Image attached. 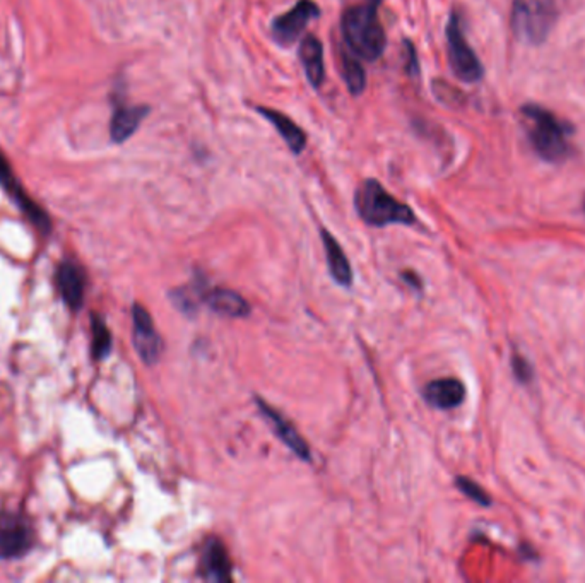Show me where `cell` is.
Wrapping results in <instances>:
<instances>
[{
    "instance_id": "1",
    "label": "cell",
    "mask_w": 585,
    "mask_h": 583,
    "mask_svg": "<svg viewBox=\"0 0 585 583\" xmlns=\"http://www.w3.org/2000/svg\"><path fill=\"white\" fill-rule=\"evenodd\" d=\"M380 0H363L349 5L341 18V35L351 52L360 61H378L387 46L386 29L378 18Z\"/></svg>"
},
{
    "instance_id": "2",
    "label": "cell",
    "mask_w": 585,
    "mask_h": 583,
    "mask_svg": "<svg viewBox=\"0 0 585 583\" xmlns=\"http://www.w3.org/2000/svg\"><path fill=\"white\" fill-rule=\"evenodd\" d=\"M354 209L363 223L375 228H386L390 224L412 226L418 221L411 207L389 194L375 178L365 180L356 189Z\"/></svg>"
},
{
    "instance_id": "3",
    "label": "cell",
    "mask_w": 585,
    "mask_h": 583,
    "mask_svg": "<svg viewBox=\"0 0 585 583\" xmlns=\"http://www.w3.org/2000/svg\"><path fill=\"white\" fill-rule=\"evenodd\" d=\"M525 118V129L531 144L548 163H562L570 156L568 135L572 127L564 124L553 111L540 105H524L520 109Z\"/></svg>"
},
{
    "instance_id": "4",
    "label": "cell",
    "mask_w": 585,
    "mask_h": 583,
    "mask_svg": "<svg viewBox=\"0 0 585 583\" xmlns=\"http://www.w3.org/2000/svg\"><path fill=\"white\" fill-rule=\"evenodd\" d=\"M558 20L555 0H514L512 29L522 44L541 45Z\"/></svg>"
},
{
    "instance_id": "5",
    "label": "cell",
    "mask_w": 585,
    "mask_h": 583,
    "mask_svg": "<svg viewBox=\"0 0 585 583\" xmlns=\"http://www.w3.org/2000/svg\"><path fill=\"white\" fill-rule=\"evenodd\" d=\"M445 35H447L449 62H451L455 77L467 85H475L477 81H481L484 76V67L477 59L476 52L466 40L459 12L452 11L449 22H447Z\"/></svg>"
},
{
    "instance_id": "6",
    "label": "cell",
    "mask_w": 585,
    "mask_h": 583,
    "mask_svg": "<svg viewBox=\"0 0 585 583\" xmlns=\"http://www.w3.org/2000/svg\"><path fill=\"white\" fill-rule=\"evenodd\" d=\"M321 18V7L315 0H298L289 11L276 16L271 22V35L281 46H291L304 38L306 26Z\"/></svg>"
},
{
    "instance_id": "7",
    "label": "cell",
    "mask_w": 585,
    "mask_h": 583,
    "mask_svg": "<svg viewBox=\"0 0 585 583\" xmlns=\"http://www.w3.org/2000/svg\"><path fill=\"white\" fill-rule=\"evenodd\" d=\"M35 544L31 523L20 514H0V558H21Z\"/></svg>"
},
{
    "instance_id": "8",
    "label": "cell",
    "mask_w": 585,
    "mask_h": 583,
    "mask_svg": "<svg viewBox=\"0 0 585 583\" xmlns=\"http://www.w3.org/2000/svg\"><path fill=\"white\" fill-rule=\"evenodd\" d=\"M0 187L9 194V197L16 202V206L24 213V216L28 217L40 231L48 233L50 231V217L46 216L44 209L35 204L29 195L26 194V190L22 189L21 182L18 180V176L12 172L11 165L7 163V159L4 158V154L0 152Z\"/></svg>"
},
{
    "instance_id": "9",
    "label": "cell",
    "mask_w": 585,
    "mask_h": 583,
    "mask_svg": "<svg viewBox=\"0 0 585 583\" xmlns=\"http://www.w3.org/2000/svg\"><path fill=\"white\" fill-rule=\"evenodd\" d=\"M132 322H134V346L137 354L148 367L156 365L163 351V341L154 327L150 312L141 304H134Z\"/></svg>"
},
{
    "instance_id": "10",
    "label": "cell",
    "mask_w": 585,
    "mask_h": 583,
    "mask_svg": "<svg viewBox=\"0 0 585 583\" xmlns=\"http://www.w3.org/2000/svg\"><path fill=\"white\" fill-rule=\"evenodd\" d=\"M151 109L148 105H126L124 101H117L111 122H110V135L111 141L122 144L141 127L142 120L150 115Z\"/></svg>"
},
{
    "instance_id": "11",
    "label": "cell",
    "mask_w": 585,
    "mask_h": 583,
    "mask_svg": "<svg viewBox=\"0 0 585 583\" xmlns=\"http://www.w3.org/2000/svg\"><path fill=\"white\" fill-rule=\"evenodd\" d=\"M57 287L64 298L65 304L72 312H77L85 303V289H86V274L83 267H79L72 260H65L57 271Z\"/></svg>"
},
{
    "instance_id": "12",
    "label": "cell",
    "mask_w": 585,
    "mask_h": 583,
    "mask_svg": "<svg viewBox=\"0 0 585 583\" xmlns=\"http://www.w3.org/2000/svg\"><path fill=\"white\" fill-rule=\"evenodd\" d=\"M200 575L211 582L232 580V562L221 540L209 539L206 542L200 558Z\"/></svg>"
},
{
    "instance_id": "13",
    "label": "cell",
    "mask_w": 585,
    "mask_h": 583,
    "mask_svg": "<svg viewBox=\"0 0 585 583\" xmlns=\"http://www.w3.org/2000/svg\"><path fill=\"white\" fill-rule=\"evenodd\" d=\"M298 59L310 86L313 89L322 87L325 81L324 45L315 35H306L302 38Z\"/></svg>"
},
{
    "instance_id": "14",
    "label": "cell",
    "mask_w": 585,
    "mask_h": 583,
    "mask_svg": "<svg viewBox=\"0 0 585 583\" xmlns=\"http://www.w3.org/2000/svg\"><path fill=\"white\" fill-rule=\"evenodd\" d=\"M256 111L259 113L260 117H264L274 127V130L281 135L282 141H284V144L288 146L289 151L297 154V156L304 152L305 148H306V134L295 120H291L282 111L269 109V107H256Z\"/></svg>"
},
{
    "instance_id": "15",
    "label": "cell",
    "mask_w": 585,
    "mask_h": 583,
    "mask_svg": "<svg viewBox=\"0 0 585 583\" xmlns=\"http://www.w3.org/2000/svg\"><path fill=\"white\" fill-rule=\"evenodd\" d=\"M257 404H259V409L265 419L272 425V430L276 432V434L281 438L282 443L293 450L295 454L298 455L302 460L308 462L310 460V449H308V443L305 441L304 438L300 436V433L295 430V426L286 421V417L280 414L278 410L272 409L267 402H264L262 399H257Z\"/></svg>"
},
{
    "instance_id": "16",
    "label": "cell",
    "mask_w": 585,
    "mask_h": 583,
    "mask_svg": "<svg viewBox=\"0 0 585 583\" xmlns=\"http://www.w3.org/2000/svg\"><path fill=\"white\" fill-rule=\"evenodd\" d=\"M423 397L436 409H455L464 402L466 389L457 378H440L425 387Z\"/></svg>"
},
{
    "instance_id": "17",
    "label": "cell",
    "mask_w": 585,
    "mask_h": 583,
    "mask_svg": "<svg viewBox=\"0 0 585 583\" xmlns=\"http://www.w3.org/2000/svg\"><path fill=\"white\" fill-rule=\"evenodd\" d=\"M202 302L221 317L241 319L250 313V306L247 300L232 289L215 287L211 291H206L202 293Z\"/></svg>"
},
{
    "instance_id": "18",
    "label": "cell",
    "mask_w": 585,
    "mask_h": 583,
    "mask_svg": "<svg viewBox=\"0 0 585 583\" xmlns=\"http://www.w3.org/2000/svg\"><path fill=\"white\" fill-rule=\"evenodd\" d=\"M321 235H322V241H324L325 257H327V263H329V271H330L332 279L337 284L345 286V287L351 286L353 269H351V263L347 260L343 247L324 228L321 230Z\"/></svg>"
},
{
    "instance_id": "19",
    "label": "cell",
    "mask_w": 585,
    "mask_h": 583,
    "mask_svg": "<svg viewBox=\"0 0 585 583\" xmlns=\"http://www.w3.org/2000/svg\"><path fill=\"white\" fill-rule=\"evenodd\" d=\"M341 74L346 83L347 91L353 96H360L367 89V72L358 57L351 52H341Z\"/></svg>"
},
{
    "instance_id": "20",
    "label": "cell",
    "mask_w": 585,
    "mask_h": 583,
    "mask_svg": "<svg viewBox=\"0 0 585 583\" xmlns=\"http://www.w3.org/2000/svg\"><path fill=\"white\" fill-rule=\"evenodd\" d=\"M91 328H93V358L103 360L107 358L111 351V334L102 315H91Z\"/></svg>"
},
{
    "instance_id": "21",
    "label": "cell",
    "mask_w": 585,
    "mask_h": 583,
    "mask_svg": "<svg viewBox=\"0 0 585 583\" xmlns=\"http://www.w3.org/2000/svg\"><path fill=\"white\" fill-rule=\"evenodd\" d=\"M455 484H457V488H459L466 497L471 498L473 501H476V503L483 505V506H488V505H490V497L483 491V488L477 486L475 481H471V479L460 475V477L455 479Z\"/></svg>"
},
{
    "instance_id": "22",
    "label": "cell",
    "mask_w": 585,
    "mask_h": 583,
    "mask_svg": "<svg viewBox=\"0 0 585 583\" xmlns=\"http://www.w3.org/2000/svg\"><path fill=\"white\" fill-rule=\"evenodd\" d=\"M404 48H406V55H408V64H406V72L410 76H418L419 74V62H418V53L416 48L412 45L411 40H404Z\"/></svg>"
},
{
    "instance_id": "23",
    "label": "cell",
    "mask_w": 585,
    "mask_h": 583,
    "mask_svg": "<svg viewBox=\"0 0 585 583\" xmlns=\"http://www.w3.org/2000/svg\"><path fill=\"white\" fill-rule=\"evenodd\" d=\"M514 371H516L517 380H520V382H529L531 377H532V369L529 367V363L519 354L514 356Z\"/></svg>"
},
{
    "instance_id": "24",
    "label": "cell",
    "mask_w": 585,
    "mask_h": 583,
    "mask_svg": "<svg viewBox=\"0 0 585 583\" xmlns=\"http://www.w3.org/2000/svg\"><path fill=\"white\" fill-rule=\"evenodd\" d=\"M402 279L408 282L412 287H421V282L418 279V276L414 272H402Z\"/></svg>"
},
{
    "instance_id": "25",
    "label": "cell",
    "mask_w": 585,
    "mask_h": 583,
    "mask_svg": "<svg viewBox=\"0 0 585 583\" xmlns=\"http://www.w3.org/2000/svg\"><path fill=\"white\" fill-rule=\"evenodd\" d=\"M584 209H585V198H584Z\"/></svg>"
}]
</instances>
